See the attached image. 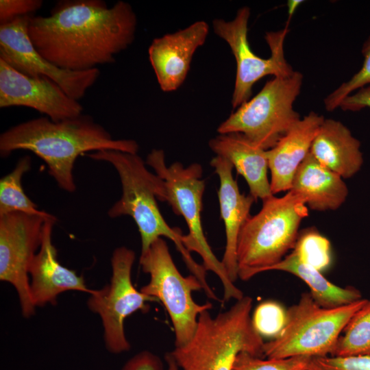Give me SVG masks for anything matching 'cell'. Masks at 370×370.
Here are the masks:
<instances>
[{"instance_id":"obj_1","label":"cell","mask_w":370,"mask_h":370,"mask_svg":"<svg viewBox=\"0 0 370 370\" xmlns=\"http://www.w3.org/2000/svg\"><path fill=\"white\" fill-rule=\"evenodd\" d=\"M136 15L123 1H59L47 16H32L28 35L37 51L56 66L84 71L115 62L134 40Z\"/></svg>"},{"instance_id":"obj_2","label":"cell","mask_w":370,"mask_h":370,"mask_svg":"<svg viewBox=\"0 0 370 370\" xmlns=\"http://www.w3.org/2000/svg\"><path fill=\"white\" fill-rule=\"evenodd\" d=\"M113 149L137 153L134 140L114 139L92 116L81 114L60 121L38 117L14 125L0 136L1 156L27 150L47 165L49 175L62 190L74 192L73 171L76 159L90 151Z\"/></svg>"},{"instance_id":"obj_3","label":"cell","mask_w":370,"mask_h":370,"mask_svg":"<svg viewBox=\"0 0 370 370\" xmlns=\"http://www.w3.org/2000/svg\"><path fill=\"white\" fill-rule=\"evenodd\" d=\"M91 159L111 164L120 177L121 198L108 210L110 218L128 215L138 227L141 239V253L158 238L164 236L175 245L191 273L200 282L205 292L211 289L206 280V270L191 256L184 245V235L180 228L171 227L163 218L157 203L163 194L162 182L150 172L137 153L103 149L86 153Z\"/></svg>"},{"instance_id":"obj_4","label":"cell","mask_w":370,"mask_h":370,"mask_svg":"<svg viewBox=\"0 0 370 370\" xmlns=\"http://www.w3.org/2000/svg\"><path fill=\"white\" fill-rule=\"evenodd\" d=\"M253 299L245 296L227 310L201 312L190 341L170 352L180 370H232L241 352L264 358V342L253 327Z\"/></svg>"},{"instance_id":"obj_5","label":"cell","mask_w":370,"mask_h":370,"mask_svg":"<svg viewBox=\"0 0 370 370\" xmlns=\"http://www.w3.org/2000/svg\"><path fill=\"white\" fill-rule=\"evenodd\" d=\"M308 216L304 199L292 190L262 201L261 210L248 218L238 235V278L248 280L280 262L293 249Z\"/></svg>"},{"instance_id":"obj_6","label":"cell","mask_w":370,"mask_h":370,"mask_svg":"<svg viewBox=\"0 0 370 370\" xmlns=\"http://www.w3.org/2000/svg\"><path fill=\"white\" fill-rule=\"evenodd\" d=\"M146 164L152 167L162 182L161 201H166L173 212L182 216L188 227L184 245L188 251H195L202 258L206 271H212L220 279L223 288V301H236L243 297V293L229 278L226 271L210 248L204 235L201 223L202 198L205 180L202 167L193 163L184 167L179 162L167 166L164 153L153 149L147 156Z\"/></svg>"},{"instance_id":"obj_7","label":"cell","mask_w":370,"mask_h":370,"mask_svg":"<svg viewBox=\"0 0 370 370\" xmlns=\"http://www.w3.org/2000/svg\"><path fill=\"white\" fill-rule=\"evenodd\" d=\"M366 301L362 298L341 306L324 308L314 301L310 293H302L298 302L286 310L281 332L264 342V357L332 356L349 320Z\"/></svg>"},{"instance_id":"obj_8","label":"cell","mask_w":370,"mask_h":370,"mask_svg":"<svg viewBox=\"0 0 370 370\" xmlns=\"http://www.w3.org/2000/svg\"><path fill=\"white\" fill-rule=\"evenodd\" d=\"M302 84L303 75L297 71L273 77L219 125L218 133L241 134L264 150L272 148L301 119L293 104Z\"/></svg>"},{"instance_id":"obj_9","label":"cell","mask_w":370,"mask_h":370,"mask_svg":"<svg viewBox=\"0 0 370 370\" xmlns=\"http://www.w3.org/2000/svg\"><path fill=\"white\" fill-rule=\"evenodd\" d=\"M139 261L150 276L140 291L163 304L173 326L175 347L186 345L195 334L199 314L212 308L210 302L198 304L193 299V291L203 290L201 284L193 274L184 277L180 273L162 238L141 253Z\"/></svg>"},{"instance_id":"obj_10","label":"cell","mask_w":370,"mask_h":370,"mask_svg":"<svg viewBox=\"0 0 370 370\" xmlns=\"http://www.w3.org/2000/svg\"><path fill=\"white\" fill-rule=\"evenodd\" d=\"M135 252L126 247L116 248L111 258L112 276L108 285L95 290L87 301L88 308L99 315L103 327L104 343L112 354L130 349L124 322L132 314L149 310L148 302H159L153 297L138 291L132 281V269Z\"/></svg>"},{"instance_id":"obj_11","label":"cell","mask_w":370,"mask_h":370,"mask_svg":"<svg viewBox=\"0 0 370 370\" xmlns=\"http://www.w3.org/2000/svg\"><path fill=\"white\" fill-rule=\"evenodd\" d=\"M250 9L243 7L230 21L217 18L213 21L215 34L230 46L236 62V73L232 104L234 109L247 101L254 85L267 75L282 77L291 75L295 71L285 58L284 44L288 32L284 29L269 32L265 35L271 50L269 58H262L251 50L247 38Z\"/></svg>"},{"instance_id":"obj_12","label":"cell","mask_w":370,"mask_h":370,"mask_svg":"<svg viewBox=\"0 0 370 370\" xmlns=\"http://www.w3.org/2000/svg\"><path fill=\"white\" fill-rule=\"evenodd\" d=\"M45 217L14 212L0 216V280L16 291L22 314L35 312L29 288V269L40 248Z\"/></svg>"},{"instance_id":"obj_13","label":"cell","mask_w":370,"mask_h":370,"mask_svg":"<svg viewBox=\"0 0 370 370\" xmlns=\"http://www.w3.org/2000/svg\"><path fill=\"white\" fill-rule=\"evenodd\" d=\"M32 15L0 25V59L22 74L45 77L55 82L71 98L79 101L97 81L100 71L96 68L84 71L61 69L41 56L28 35Z\"/></svg>"},{"instance_id":"obj_14","label":"cell","mask_w":370,"mask_h":370,"mask_svg":"<svg viewBox=\"0 0 370 370\" xmlns=\"http://www.w3.org/2000/svg\"><path fill=\"white\" fill-rule=\"evenodd\" d=\"M13 106L32 108L56 122L78 116L84 110L55 82L22 74L0 59V108Z\"/></svg>"},{"instance_id":"obj_15","label":"cell","mask_w":370,"mask_h":370,"mask_svg":"<svg viewBox=\"0 0 370 370\" xmlns=\"http://www.w3.org/2000/svg\"><path fill=\"white\" fill-rule=\"evenodd\" d=\"M208 32V23L199 21L152 41L148 50L149 59L163 91H174L183 84L193 54L204 45Z\"/></svg>"},{"instance_id":"obj_16","label":"cell","mask_w":370,"mask_h":370,"mask_svg":"<svg viewBox=\"0 0 370 370\" xmlns=\"http://www.w3.org/2000/svg\"><path fill=\"white\" fill-rule=\"evenodd\" d=\"M56 221L54 216L45 221L41 244L29 269L30 294L35 307L47 304L56 305L58 296L65 291H77L90 295L95 291L87 287L82 275L60 263L58 251L52 242Z\"/></svg>"},{"instance_id":"obj_17","label":"cell","mask_w":370,"mask_h":370,"mask_svg":"<svg viewBox=\"0 0 370 370\" xmlns=\"http://www.w3.org/2000/svg\"><path fill=\"white\" fill-rule=\"evenodd\" d=\"M324 119L323 116L315 112H309L294 124L274 147L266 151L273 195L291 189L294 175L310 153Z\"/></svg>"},{"instance_id":"obj_18","label":"cell","mask_w":370,"mask_h":370,"mask_svg":"<svg viewBox=\"0 0 370 370\" xmlns=\"http://www.w3.org/2000/svg\"><path fill=\"white\" fill-rule=\"evenodd\" d=\"M220 181L218 198L221 217L223 221L226 244L221 260L230 280L234 283L238 278L237 242L240 231L250 217L249 212L255 201L251 195L240 192L233 177V165L226 159L217 156L210 161Z\"/></svg>"},{"instance_id":"obj_19","label":"cell","mask_w":370,"mask_h":370,"mask_svg":"<svg viewBox=\"0 0 370 370\" xmlns=\"http://www.w3.org/2000/svg\"><path fill=\"white\" fill-rule=\"evenodd\" d=\"M209 147L218 156L232 163L242 175L255 199L264 201L273 195L268 179L266 151L238 133L219 134L209 141Z\"/></svg>"},{"instance_id":"obj_20","label":"cell","mask_w":370,"mask_h":370,"mask_svg":"<svg viewBox=\"0 0 370 370\" xmlns=\"http://www.w3.org/2000/svg\"><path fill=\"white\" fill-rule=\"evenodd\" d=\"M310 153L323 166L348 179L363 164L360 142L339 121L325 119L310 148Z\"/></svg>"},{"instance_id":"obj_21","label":"cell","mask_w":370,"mask_h":370,"mask_svg":"<svg viewBox=\"0 0 370 370\" xmlns=\"http://www.w3.org/2000/svg\"><path fill=\"white\" fill-rule=\"evenodd\" d=\"M315 211L336 210L346 201L348 188L343 179L321 164L310 153L297 169L291 189Z\"/></svg>"},{"instance_id":"obj_22","label":"cell","mask_w":370,"mask_h":370,"mask_svg":"<svg viewBox=\"0 0 370 370\" xmlns=\"http://www.w3.org/2000/svg\"><path fill=\"white\" fill-rule=\"evenodd\" d=\"M293 274L308 285L314 301L324 308H335L362 299L359 290L353 286L341 287L325 278L321 271L302 262L292 251L280 262L267 268Z\"/></svg>"},{"instance_id":"obj_23","label":"cell","mask_w":370,"mask_h":370,"mask_svg":"<svg viewBox=\"0 0 370 370\" xmlns=\"http://www.w3.org/2000/svg\"><path fill=\"white\" fill-rule=\"evenodd\" d=\"M32 158L26 155L21 158L14 169L0 180V216L14 212L50 217L52 214L38 208L25 193L22 186L23 175L31 169Z\"/></svg>"},{"instance_id":"obj_24","label":"cell","mask_w":370,"mask_h":370,"mask_svg":"<svg viewBox=\"0 0 370 370\" xmlns=\"http://www.w3.org/2000/svg\"><path fill=\"white\" fill-rule=\"evenodd\" d=\"M370 356V299L352 315L330 356Z\"/></svg>"},{"instance_id":"obj_25","label":"cell","mask_w":370,"mask_h":370,"mask_svg":"<svg viewBox=\"0 0 370 370\" xmlns=\"http://www.w3.org/2000/svg\"><path fill=\"white\" fill-rule=\"evenodd\" d=\"M293 251L302 262L321 272L331 264L330 243L314 229H307L299 234Z\"/></svg>"},{"instance_id":"obj_26","label":"cell","mask_w":370,"mask_h":370,"mask_svg":"<svg viewBox=\"0 0 370 370\" xmlns=\"http://www.w3.org/2000/svg\"><path fill=\"white\" fill-rule=\"evenodd\" d=\"M361 53L364 60L360 70L324 99L323 103L326 110L330 112L336 110L345 97L370 85V36L364 42Z\"/></svg>"},{"instance_id":"obj_27","label":"cell","mask_w":370,"mask_h":370,"mask_svg":"<svg viewBox=\"0 0 370 370\" xmlns=\"http://www.w3.org/2000/svg\"><path fill=\"white\" fill-rule=\"evenodd\" d=\"M286 320V310L278 302L264 301L256 308L251 322L262 337L275 338L282 330Z\"/></svg>"},{"instance_id":"obj_28","label":"cell","mask_w":370,"mask_h":370,"mask_svg":"<svg viewBox=\"0 0 370 370\" xmlns=\"http://www.w3.org/2000/svg\"><path fill=\"white\" fill-rule=\"evenodd\" d=\"M310 359L308 356L264 359L247 352H241L232 370H308Z\"/></svg>"},{"instance_id":"obj_29","label":"cell","mask_w":370,"mask_h":370,"mask_svg":"<svg viewBox=\"0 0 370 370\" xmlns=\"http://www.w3.org/2000/svg\"><path fill=\"white\" fill-rule=\"evenodd\" d=\"M308 370H370V356L313 357Z\"/></svg>"},{"instance_id":"obj_30","label":"cell","mask_w":370,"mask_h":370,"mask_svg":"<svg viewBox=\"0 0 370 370\" xmlns=\"http://www.w3.org/2000/svg\"><path fill=\"white\" fill-rule=\"evenodd\" d=\"M42 4V0H1L0 25L18 17L32 15L40 9Z\"/></svg>"},{"instance_id":"obj_31","label":"cell","mask_w":370,"mask_h":370,"mask_svg":"<svg viewBox=\"0 0 370 370\" xmlns=\"http://www.w3.org/2000/svg\"><path fill=\"white\" fill-rule=\"evenodd\" d=\"M121 370H166L158 356L147 351L138 352L129 359Z\"/></svg>"},{"instance_id":"obj_32","label":"cell","mask_w":370,"mask_h":370,"mask_svg":"<svg viewBox=\"0 0 370 370\" xmlns=\"http://www.w3.org/2000/svg\"><path fill=\"white\" fill-rule=\"evenodd\" d=\"M338 108L343 111L351 112H358L365 108H370V85L345 97Z\"/></svg>"},{"instance_id":"obj_33","label":"cell","mask_w":370,"mask_h":370,"mask_svg":"<svg viewBox=\"0 0 370 370\" xmlns=\"http://www.w3.org/2000/svg\"><path fill=\"white\" fill-rule=\"evenodd\" d=\"M165 360L167 364V368L166 370H180L170 352H168L165 355Z\"/></svg>"},{"instance_id":"obj_34","label":"cell","mask_w":370,"mask_h":370,"mask_svg":"<svg viewBox=\"0 0 370 370\" xmlns=\"http://www.w3.org/2000/svg\"><path fill=\"white\" fill-rule=\"evenodd\" d=\"M301 1H291L288 3V15L289 18L291 16V15L295 12V9L297 8V5H299Z\"/></svg>"}]
</instances>
